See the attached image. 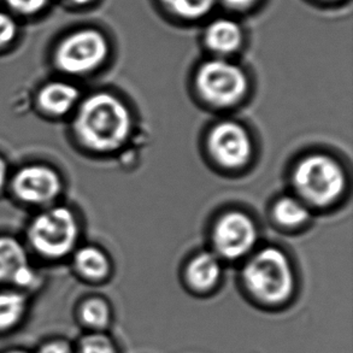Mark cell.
<instances>
[{
  "mask_svg": "<svg viewBox=\"0 0 353 353\" xmlns=\"http://www.w3.org/2000/svg\"><path fill=\"white\" fill-rule=\"evenodd\" d=\"M75 128L86 146L101 152H110L128 140L132 119L122 101L108 93H99L82 104Z\"/></svg>",
  "mask_w": 353,
  "mask_h": 353,
  "instance_id": "1",
  "label": "cell"
},
{
  "mask_svg": "<svg viewBox=\"0 0 353 353\" xmlns=\"http://www.w3.org/2000/svg\"><path fill=\"white\" fill-rule=\"evenodd\" d=\"M243 277L250 293L268 304L288 301L294 291L291 263L277 248H264L258 252L246 264Z\"/></svg>",
  "mask_w": 353,
  "mask_h": 353,
  "instance_id": "2",
  "label": "cell"
},
{
  "mask_svg": "<svg viewBox=\"0 0 353 353\" xmlns=\"http://www.w3.org/2000/svg\"><path fill=\"white\" fill-rule=\"evenodd\" d=\"M293 182L301 198L317 206L336 201L345 188V174L333 158L311 154L298 163Z\"/></svg>",
  "mask_w": 353,
  "mask_h": 353,
  "instance_id": "3",
  "label": "cell"
},
{
  "mask_svg": "<svg viewBox=\"0 0 353 353\" xmlns=\"http://www.w3.org/2000/svg\"><path fill=\"white\" fill-rule=\"evenodd\" d=\"M196 86L201 97L211 104L230 106L246 93L248 79L238 65L214 59L201 65L196 75Z\"/></svg>",
  "mask_w": 353,
  "mask_h": 353,
  "instance_id": "4",
  "label": "cell"
},
{
  "mask_svg": "<svg viewBox=\"0 0 353 353\" xmlns=\"http://www.w3.org/2000/svg\"><path fill=\"white\" fill-rule=\"evenodd\" d=\"M29 238L34 248L43 256L62 257L77 241V221L65 208H54L33 221Z\"/></svg>",
  "mask_w": 353,
  "mask_h": 353,
  "instance_id": "5",
  "label": "cell"
},
{
  "mask_svg": "<svg viewBox=\"0 0 353 353\" xmlns=\"http://www.w3.org/2000/svg\"><path fill=\"white\" fill-rule=\"evenodd\" d=\"M108 53L105 37L96 29H83L64 39L58 46L56 62L63 72L83 74L99 67Z\"/></svg>",
  "mask_w": 353,
  "mask_h": 353,
  "instance_id": "6",
  "label": "cell"
},
{
  "mask_svg": "<svg viewBox=\"0 0 353 353\" xmlns=\"http://www.w3.org/2000/svg\"><path fill=\"white\" fill-rule=\"evenodd\" d=\"M256 240V225L243 212H230L222 216L214 230L216 251L227 259L243 257L252 250Z\"/></svg>",
  "mask_w": 353,
  "mask_h": 353,
  "instance_id": "7",
  "label": "cell"
},
{
  "mask_svg": "<svg viewBox=\"0 0 353 353\" xmlns=\"http://www.w3.org/2000/svg\"><path fill=\"white\" fill-rule=\"evenodd\" d=\"M209 148L216 161L228 168L241 167L252 152L248 132L234 122L217 124L211 130Z\"/></svg>",
  "mask_w": 353,
  "mask_h": 353,
  "instance_id": "8",
  "label": "cell"
},
{
  "mask_svg": "<svg viewBox=\"0 0 353 353\" xmlns=\"http://www.w3.org/2000/svg\"><path fill=\"white\" fill-rule=\"evenodd\" d=\"M61 180L52 169L41 165L23 168L16 175L14 190L17 196L27 203H46L52 201L61 191Z\"/></svg>",
  "mask_w": 353,
  "mask_h": 353,
  "instance_id": "9",
  "label": "cell"
},
{
  "mask_svg": "<svg viewBox=\"0 0 353 353\" xmlns=\"http://www.w3.org/2000/svg\"><path fill=\"white\" fill-rule=\"evenodd\" d=\"M35 274L27 262L23 248L12 238H0V282H11L19 287H29Z\"/></svg>",
  "mask_w": 353,
  "mask_h": 353,
  "instance_id": "10",
  "label": "cell"
},
{
  "mask_svg": "<svg viewBox=\"0 0 353 353\" xmlns=\"http://www.w3.org/2000/svg\"><path fill=\"white\" fill-rule=\"evenodd\" d=\"M205 43L211 51L230 54L236 51L243 41V32L232 19H216L205 30Z\"/></svg>",
  "mask_w": 353,
  "mask_h": 353,
  "instance_id": "11",
  "label": "cell"
},
{
  "mask_svg": "<svg viewBox=\"0 0 353 353\" xmlns=\"http://www.w3.org/2000/svg\"><path fill=\"white\" fill-rule=\"evenodd\" d=\"M221 272V263L215 254L201 253L188 265L187 280L196 291H209L220 280Z\"/></svg>",
  "mask_w": 353,
  "mask_h": 353,
  "instance_id": "12",
  "label": "cell"
},
{
  "mask_svg": "<svg viewBox=\"0 0 353 353\" xmlns=\"http://www.w3.org/2000/svg\"><path fill=\"white\" fill-rule=\"evenodd\" d=\"M28 301L19 291L0 292V334H6L23 323Z\"/></svg>",
  "mask_w": 353,
  "mask_h": 353,
  "instance_id": "13",
  "label": "cell"
},
{
  "mask_svg": "<svg viewBox=\"0 0 353 353\" xmlns=\"http://www.w3.org/2000/svg\"><path fill=\"white\" fill-rule=\"evenodd\" d=\"M77 99L79 91L77 87L63 82H52L43 87L39 96L40 105L54 115H63L68 112L77 103Z\"/></svg>",
  "mask_w": 353,
  "mask_h": 353,
  "instance_id": "14",
  "label": "cell"
},
{
  "mask_svg": "<svg viewBox=\"0 0 353 353\" xmlns=\"http://www.w3.org/2000/svg\"><path fill=\"white\" fill-rule=\"evenodd\" d=\"M75 264L83 276L101 280L108 275L110 265L105 254L96 248H83L75 256Z\"/></svg>",
  "mask_w": 353,
  "mask_h": 353,
  "instance_id": "15",
  "label": "cell"
},
{
  "mask_svg": "<svg viewBox=\"0 0 353 353\" xmlns=\"http://www.w3.org/2000/svg\"><path fill=\"white\" fill-rule=\"evenodd\" d=\"M80 320L93 332H101L110 325V306L99 298L88 299L81 305Z\"/></svg>",
  "mask_w": 353,
  "mask_h": 353,
  "instance_id": "16",
  "label": "cell"
},
{
  "mask_svg": "<svg viewBox=\"0 0 353 353\" xmlns=\"http://www.w3.org/2000/svg\"><path fill=\"white\" fill-rule=\"evenodd\" d=\"M274 215L281 225L293 227L301 225L310 217V212L301 201L292 196H285L277 201Z\"/></svg>",
  "mask_w": 353,
  "mask_h": 353,
  "instance_id": "17",
  "label": "cell"
},
{
  "mask_svg": "<svg viewBox=\"0 0 353 353\" xmlns=\"http://www.w3.org/2000/svg\"><path fill=\"white\" fill-rule=\"evenodd\" d=\"M216 0H162L170 12L181 19H196L204 17L214 8Z\"/></svg>",
  "mask_w": 353,
  "mask_h": 353,
  "instance_id": "18",
  "label": "cell"
},
{
  "mask_svg": "<svg viewBox=\"0 0 353 353\" xmlns=\"http://www.w3.org/2000/svg\"><path fill=\"white\" fill-rule=\"evenodd\" d=\"M75 353H119L115 343L101 332H93L80 340Z\"/></svg>",
  "mask_w": 353,
  "mask_h": 353,
  "instance_id": "19",
  "label": "cell"
},
{
  "mask_svg": "<svg viewBox=\"0 0 353 353\" xmlns=\"http://www.w3.org/2000/svg\"><path fill=\"white\" fill-rule=\"evenodd\" d=\"M10 9L19 14H38L46 8L50 0H5Z\"/></svg>",
  "mask_w": 353,
  "mask_h": 353,
  "instance_id": "20",
  "label": "cell"
},
{
  "mask_svg": "<svg viewBox=\"0 0 353 353\" xmlns=\"http://www.w3.org/2000/svg\"><path fill=\"white\" fill-rule=\"evenodd\" d=\"M17 34V24L9 14L0 11V48L9 45Z\"/></svg>",
  "mask_w": 353,
  "mask_h": 353,
  "instance_id": "21",
  "label": "cell"
},
{
  "mask_svg": "<svg viewBox=\"0 0 353 353\" xmlns=\"http://www.w3.org/2000/svg\"><path fill=\"white\" fill-rule=\"evenodd\" d=\"M35 353H75V349L65 339H52L43 343Z\"/></svg>",
  "mask_w": 353,
  "mask_h": 353,
  "instance_id": "22",
  "label": "cell"
},
{
  "mask_svg": "<svg viewBox=\"0 0 353 353\" xmlns=\"http://www.w3.org/2000/svg\"><path fill=\"white\" fill-rule=\"evenodd\" d=\"M225 6L230 9L236 10V11H243V10L251 8L256 0H222Z\"/></svg>",
  "mask_w": 353,
  "mask_h": 353,
  "instance_id": "23",
  "label": "cell"
},
{
  "mask_svg": "<svg viewBox=\"0 0 353 353\" xmlns=\"http://www.w3.org/2000/svg\"><path fill=\"white\" fill-rule=\"evenodd\" d=\"M5 179H6V164L0 158V188L4 185Z\"/></svg>",
  "mask_w": 353,
  "mask_h": 353,
  "instance_id": "24",
  "label": "cell"
},
{
  "mask_svg": "<svg viewBox=\"0 0 353 353\" xmlns=\"http://www.w3.org/2000/svg\"><path fill=\"white\" fill-rule=\"evenodd\" d=\"M70 1H72V4L85 5L91 3L92 0H70Z\"/></svg>",
  "mask_w": 353,
  "mask_h": 353,
  "instance_id": "25",
  "label": "cell"
},
{
  "mask_svg": "<svg viewBox=\"0 0 353 353\" xmlns=\"http://www.w3.org/2000/svg\"><path fill=\"white\" fill-rule=\"evenodd\" d=\"M4 353H32L29 352V351H27V350L23 349H12L9 350V351H6V352Z\"/></svg>",
  "mask_w": 353,
  "mask_h": 353,
  "instance_id": "26",
  "label": "cell"
}]
</instances>
